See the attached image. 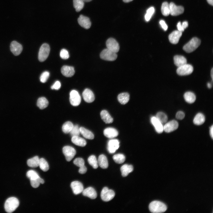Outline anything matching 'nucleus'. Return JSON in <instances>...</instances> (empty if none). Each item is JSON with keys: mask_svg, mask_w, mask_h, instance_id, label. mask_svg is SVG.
<instances>
[{"mask_svg": "<svg viewBox=\"0 0 213 213\" xmlns=\"http://www.w3.org/2000/svg\"><path fill=\"white\" fill-rule=\"evenodd\" d=\"M149 209L151 212L160 213L166 211L167 209V207L163 202L158 201H154L150 204Z\"/></svg>", "mask_w": 213, "mask_h": 213, "instance_id": "f257e3e1", "label": "nucleus"}, {"mask_svg": "<svg viewBox=\"0 0 213 213\" xmlns=\"http://www.w3.org/2000/svg\"><path fill=\"white\" fill-rule=\"evenodd\" d=\"M19 204V201L17 198L14 197H10L5 202V210L8 213L12 212L18 206Z\"/></svg>", "mask_w": 213, "mask_h": 213, "instance_id": "f03ea898", "label": "nucleus"}, {"mask_svg": "<svg viewBox=\"0 0 213 213\" xmlns=\"http://www.w3.org/2000/svg\"><path fill=\"white\" fill-rule=\"evenodd\" d=\"M201 42L200 40L198 38H193L183 46V49L187 53L192 52L199 46Z\"/></svg>", "mask_w": 213, "mask_h": 213, "instance_id": "7ed1b4c3", "label": "nucleus"}, {"mask_svg": "<svg viewBox=\"0 0 213 213\" xmlns=\"http://www.w3.org/2000/svg\"><path fill=\"white\" fill-rule=\"evenodd\" d=\"M50 51V47L47 43L43 44L40 47L38 54L39 60L41 62L45 61L48 58Z\"/></svg>", "mask_w": 213, "mask_h": 213, "instance_id": "20e7f679", "label": "nucleus"}, {"mask_svg": "<svg viewBox=\"0 0 213 213\" xmlns=\"http://www.w3.org/2000/svg\"><path fill=\"white\" fill-rule=\"evenodd\" d=\"M100 57L102 59L109 61H113L117 57L116 53L106 48L104 49L100 54Z\"/></svg>", "mask_w": 213, "mask_h": 213, "instance_id": "39448f33", "label": "nucleus"}, {"mask_svg": "<svg viewBox=\"0 0 213 213\" xmlns=\"http://www.w3.org/2000/svg\"><path fill=\"white\" fill-rule=\"evenodd\" d=\"M115 195V193L113 190L109 189L107 187H104L101 192V197L103 201H108L114 198Z\"/></svg>", "mask_w": 213, "mask_h": 213, "instance_id": "423d86ee", "label": "nucleus"}, {"mask_svg": "<svg viewBox=\"0 0 213 213\" xmlns=\"http://www.w3.org/2000/svg\"><path fill=\"white\" fill-rule=\"evenodd\" d=\"M193 71V66L191 64H186L178 67L176 72L179 75L183 76L190 74Z\"/></svg>", "mask_w": 213, "mask_h": 213, "instance_id": "0eeeda50", "label": "nucleus"}, {"mask_svg": "<svg viewBox=\"0 0 213 213\" xmlns=\"http://www.w3.org/2000/svg\"><path fill=\"white\" fill-rule=\"evenodd\" d=\"M62 151L66 160L68 162H70L73 158L76 153L75 149L70 146H64L62 149Z\"/></svg>", "mask_w": 213, "mask_h": 213, "instance_id": "6e6552de", "label": "nucleus"}, {"mask_svg": "<svg viewBox=\"0 0 213 213\" xmlns=\"http://www.w3.org/2000/svg\"><path fill=\"white\" fill-rule=\"evenodd\" d=\"M70 101L71 104L74 106H77L80 103L81 99L78 92L75 90H72L70 94Z\"/></svg>", "mask_w": 213, "mask_h": 213, "instance_id": "1a4fd4ad", "label": "nucleus"}, {"mask_svg": "<svg viewBox=\"0 0 213 213\" xmlns=\"http://www.w3.org/2000/svg\"><path fill=\"white\" fill-rule=\"evenodd\" d=\"M107 48L116 53L119 50L120 46L117 41L114 38H110L108 39L106 42Z\"/></svg>", "mask_w": 213, "mask_h": 213, "instance_id": "9d476101", "label": "nucleus"}, {"mask_svg": "<svg viewBox=\"0 0 213 213\" xmlns=\"http://www.w3.org/2000/svg\"><path fill=\"white\" fill-rule=\"evenodd\" d=\"M169 6L170 14L172 16H177L184 12V8L182 6H177L173 2H171Z\"/></svg>", "mask_w": 213, "mask_h": 213, "instance_id": "9b49d317", "label": "nucleus"}, {"mask_svg": "<svg viewBox=\"0 0 213 213\" xmlns=\"http://www.w3.org/2000/svg\"><path fill=\"white\" fill-rule=\"evenodd\" d=\"M120 142L119 141L116 139L109 140L108 143L107 149L110 153L112 154L119 148Z\"/></svg>", "mask_w": 213, "mask_h": 213, "instance_id": "f8f14e48", "label": "nucleus"}, {"mask_svg": "<svg viewBox=\"0 0 213 213\" xmlns=\"http://www.w3.org/2000/svg\"><path fill=\"white\" fill-rule=\"evenodd\" d=\"M178 124L175 120H172L166 123L163 126V130L167 133L172 132L178 128Z\"/></svg>", "mask_w": 213, "mask_h": 213, "instance_id": "ddd939ff", "label": "nucleus"}, {"mask_svg": "<svg viewBox=\"0 0 213 213\" xmlns=\"http://www.w3.org/2000/svg\"><path fill=\"white\" fill-rule=\"evenodd\" d=\"M79 25L86 29L89 28L91 25V23L89 18L83 15H80L78 20Z\"/></svg>", "mask_w": 213, "mask_h": 213, "instance_id": "4468645a", "label": "nucleus"}, {"mask_svg": "<svg viewBox=\"0 0 213 213\" xmlns=\"http://www.w3.org/2000/svg\"><path fill=\"white\" fill-rule=\"evenodd\" d=\"M10 48L11 52L15 56L19 55L22 50V45L15 41H13L11 42Z\"/></svg>", "mask_w": 213, "mask_h": 213, "instance_id": "2eb2a0df", "label": "nucleus"}, {"mask_svg": "<svg viewBox=\"0 0 213 213\" xmlns=\"http://www.w3.org/2000/svg\"><path fill=\"white\" fill-rule=\"evenodd\" d=\"M71 187L73 193L75 195L78 194L82 192L84 190L83 184L77 181L72 182L71 183Z\"/></svg>", "mask_w": 213, "mask_h": 213, "instance_id": "dca6fc26", "label": "nucleus"}, {"mask_svg": "<svg viewBox=\"0 0 213 213\" xmlns=\"http://www.w3.org/2000/svg\"><path fill=\"white\" fill-rule=\"evenodd\" d=\"M182 35V32L178 30H174L169 36V39L170 42L173 44L177 43Z\"/></svg>", "mask_w": 213, "mask_h": 213, "instance_id": "f3484780", "label": "nucleus"}, {"mask_svg": "<svg viewBox=\"0 0 213 213\" xmlns=\"http://www.w3.org/2000/svg\"><path fill=\"white\" fill-rule=\"evenodd\" d=\"M84 101L88 103H91L95 99V96L93 92L90 89L86 88L82 93Z\"/></svg>", "mask_w": 213, "mask_h": 213, "instance_id": "a211bd4d", "label": "nucleus"}, {"mask_svg": "<svg viewBox=\"0 0 213 213\" xmlns=\"http://www.w3.org/2000/svg\"><path fill=\"white\" fill-rule=\"evenodd\" d=\"M61 72L63 75L68 77H72L75 73L74 67L67 65L63 66L62 67Z\"/></svg>", "mask_w": 213, "mask_h": 213, "instance_id": "6ab92c4d", "label": "nucleus"}, {"mask_svg": "<svg viewBox=\"0 0 213 213\" xmlns=\"http://www.w3.org/2000/svg\"><path fill=\"white\" fill-rule=\"evenodd\" d=\"M151 123L154 126L156 131L158 133H161L163 131V126L162 124L159 120L156 117L151 118Z\"/></svg>", "mask_w": 213, "mask_h": 213, "instance_id": "aec40b11", "label": "nucleus"}, {"mask_svg": "<svg viewBox=\"0 0 213 213\" xmlns=\"http://www.w3.org/2000/svg\"><path fill=\"white\" fill-rule=\"evenodd\" d=\"M82 193L83 196L88 197L92 199H95L97 196L96 191L92 187H89L83 190Z\"/></svg>", "mask_w": 213, "mask_h": 213, "instance_id": "412c9836", "label": "nucleus"}, {"mask_svg": "<svg viewBox=\"0 0 213 213\" xmlns=\"http://www.w3.org/2000/svg\"><path fill=\"white\" fill-rule=\"evenodd\" d=\"M104 135L109 138H113L117 137L118 134L117 131L112 128H108L104 131Z\"/></svg>", "mask_w": 213, "mask_h": 213, "instance_id": "4be33fe9", "label": "nucleus"}, {"mask_svg": "<svg viewBox=\"0 0 213 213\" xmlns=\"http://www.w3.org/2000/svg\"><path fill=\"white\" fill-rule=\"evenodd\" d=\"M100 115L101 119L106 123H111L113 122V118L106 110H102L101 112Z\"/></svg>", "mask_w": 213, "mask_h": 213, "instance_id": "5701e85b", "label": "nucleus"}, {"mask_svg": "<svg viewBox=\"0 0 213 213\" xmlns=\"http://www.w3.org/2000/svg\"><path fill=\"white\" fill-rule=\"evenodd\" d=\"M98 164L103 169H106L108 166V160L106 156L104 154L100 155L98 158Z\"/></svg>", "mask_w": 213, "mask_h": 213, "instance_id": "b1692460", "label": "nucleus"}, {"mask_svg": "<svg viewBox=\"0 0 213 213\" xmlns=\"http://www.w3.org/2000/svg\"><path fill=\"white\" fill-rule=\"evenodd\" d=\"M175 64L178 67L187 64V60L183 56L176 55L174 57Z\"/></svg>", "mask_w": 213, "mask_h": 213, "instance_id": "393cba45", "label": "nucleus"}, {"mask_svg": "<svg viewBox=\"0 0 213 213\" xmlns=\"http://www.w3.org/2000/svg\"><path fill=\"white\" fill-rule=\"evenodd\" d=\"M120 170L122 176L126 177L130 173L133 171V167L131 165L125 164L121 167Z\"/></svg>", "mask_w": 213, "mask_h": 213, "instance_id": "a878e982", "label": "nucleus"}, {"mask_svg": "<svg viewBox=\"0 0 213 213\" xmlns=\"http://www.w3.org/2000/svg\"><path fill=\"white\" fill-rule=\"evenodd\" d=\"M71 141L75 145L82 147L85 146L86 144L85 140L83 138L79 136L72 137Z\"/></svg>", "mask_w": 213, "mask_h": 213, "instance_id": "bb28decb", "label": "nucleus"}, {"mask_svg": "<svg viewBox=\"0 0 213 213\" xmlns=\"http://www.w3.org/2000/svg\"><path fill=\"white\" fill-rule=\"evenodd\" d=\"M80 133L84 137L89 139H93L94 135L90 131L83 127H80Z\"/></svg>", "mask_w": 213, "mask_h": 213, "instance_id": "cd10ccee", "label": "nucleus"}, {"mask_svg": "<svg viewBox=\"0 0 213 213\" xmlns=\"http://www.w3.org/2000/svg\"><path fill=\"white\" fill-rule=\"evenodd\" d=\"M130 98L129 94L127 93H122L118 95L117 99L120 103L122 104H126Z\"/></svg>", "mask_w": 213, "mask_h": 213, "instance_id": "c85d7f7f", "label": "nucleus"}, {"mask_svg": "<svg viewBox=\"0 0 213 213\" xmlns=\"http://www.w3.org/2000/svg\"><path fill=\"white\" fill-rule=\"evenodd\" d=\"M48 101L44 97H40L38 99L37 105L41 109H43L46 108L48 106Z\"/></svg>", "mask_w": 213, "mask_h": 213, "instance_id": "c756f323", "label": "nucleus"}, {"mask_svg": "<svg viewBox=\"0 0 213 213\" xmlns=\"http://www.w3.org/2000/svg\"><path fill=\"white\" fill-rule=\"evenodd\" d=\"M185 101L191 104L195 101L196 97L194 94L191 92H187L184 95Z\"/></svg>", "mask_w": 213, "mask_h": 213, "instance_id": "7c9ffc66", "label": "nucleus"}, {"mask_svg": "<svg viewBox=\"0 0 213 213\" xmlns=\"http://www.w3.org/2000/svg\"><path fill=\"white\" fill-rule=\"evenodd\" d=\"M39 159L38 156L28 159L27 164L28 166L32 167H36L39 166Z\"/></svg>", "mask_w": 213, "mask_h": 213, "instance_id": "2f4dec72", "label": "nucleus"}, {"mask_svg": "<svg viewBox=\"0 0 213 213\" xmlns=\"http://www.w3.org/2000/svg\"><path fill=\"white\" fill-rule=\"evenodd\" d=\"M205 120L204 115L201 113L197 114L194 117L193 123L197 125H200L203 124Z\"/></svg>", "mask_w": 213, "mask_h": 213, "instance_id": "473e14b6", "label": "nucleus"}, {"mask_svg": "<svg viewBox=\"0 0 213 213\" xmlns=\"http://www.w3.org/2000/svg\"><path fill=\"white\" fill-rule=\"evenodd\" d=\"M161 10L162 14L167 16L170 14V8L169 4L167 2H164L162 4Z\"/></svg>", "mask_w": 213, "mask_h": 213, "instance_id": "72a5a7b5", "label": "nucleus"}, {"mask_svg": "<svg viewBox=\"0 0 213 213\" xmlns=\"http://www.w3.org/2000/svg\"><path fill=\"white\" fill-rule=\"evenodd\" d=\"M84 2L83 0H73V4L77 12L80 11L83 8Z\"/></svg>", "mask_w": 213, "mask_h": 213, "instance_id": "f704fd0d", "label": "nucleus"}, {"mask_svg": "<svg viewBox=\"0 0 213 213\" xmlns=\"http://www.w3.org/2000/svg\"><path fill=\"white\" fill-rule=\"evenodd\" d=\"M39 166L40 169L44 172L47 171L49 169L48 163L43 158L39 159Z\"/></svg>", "mask_w": 213, "mask_h": 213, "instance_id": "c9c22d12", "label": "nucleus"}, {"mask_svg": "<svg viewBox=\"0 0 213 213\" xmlns=\"http://www.w3.org/2000/svg\"><path fill=\"white\" fill-rule=\"evenodd\" d=\"M73 126V124L71 122H66L62 126V130L64 133H68L70 132Z\"/></svg>", "mask_w": 213, "mask_h": 213, "instance_id": "e433bc0d", "label": "nucleus"}, {"mask_svg": "<svg viewBox=\"0 0 213 213\" xmlns=\"http://www.w3.org/2000/svg\"><path fill=\"white\" fill-rule=\"evenodd\" d=\"M113 158L115 162L119 164L123 163L125 159V156L121 154H118L114 155Z\"/></svg>", "mask_w": 213, "mask_h": 213, "instance_id": "4c0bfd02", "label": "nucleus"}, {"mask_svg": "<svg viewBox=\"0 0 213 213\" xmlns=\"http://www.w3.org/2000/svg\"><path fill=\"white\" fill-rule=\"evenodd\" d=\"M89 164L91 165L93 168L97 169L98 167V161L96 157L94 155L90 156L88 159Z\"/></svg>", "mask_w": 213, "mask_h": 213, "instance_id": "58836bf2", "label": "nucleus"}, {"mask_svg": "<svg viewBox=\"0 0 213 213\" xmlns=\"http://www.w3.org/2000/svg\"><path fill=\"white\" fill-rule=\"evenodd\" d=\"M156 117L162 124L166 123L167 120V116L165 113L162 112H158Z\"/></svg>", "mask_w": 213, "mask_h": 213, "instance_id": "ea45409f", "label": "nucleus"}, {"mask_svg": "<svg viewBox=\"0 0 213 213\" xmlns=\"http://www.w3.org/2000/svg\"><path fill=\"white\" fill-rule=\"evenodd\" d=\"M30 182L32 187L36 188L38 187L40 183L43 184L44 181L43 179L39 177L36 179L30 180Z\"/></svg>", "mask_w": 213, "mask_h": 213, "instance_id": "a19ab883", "label": "nucleus"}, {"mask_svg": "<svg viewBox=\"0 0 213 213\" xmlns=\"http://www.w3.org/2000/svg\"><path fill=\"white\" fill-rule=\"evenodd\" d=\"M154 11L155 9L153 7H151L147 9L145 15V19L146 21L148 22L150 20Z\"/></svg>", "mask_w": 213, "mask_h": 213, "instance_id": "79ce46f5", "label": "nucleus"}, {"mask_svg": "<svg viewBox=\"0 0 213 213\" xmlns=\"http://www.w3.org/2000/svg\"><path fill=\"white\" fill-rule=\"evenodd\" d=\"M26 176L30 180L36 179L40 177L38 173L33 170H30L28 171Z\"/></svg>", "mask_w": 213, "mask_h": 213, "instance_id": "37998d69", "label": "nucleus"}, {"mask_svg": "<svg viewBox=\"0 0 213 213\" xmlns=\"http://www.w3.org/2000/svg\"><path fill=\"white\" fill-rule=\"evenodd\" d=\"M70 133L72 137L79 136L80 133V131L78 125H74Z\"/></svg>", "mask_w": 213, "mask_h": 213, "instance_id": "c03bdc74", "label": "nucleus"}, {"mask_svg": "<svg viewBox=\"0 0 213 213\" xmlns=\"http://www.w3.org/2000/svg\"><path fill=\"white\" fill-rule=\"evenodd\" d=\"M73 163L80 168L85 166L84 161L83 159L81 158H78L75 159L73 161Z\"/></svg>", "mask_w": 213, "mask_h": 213, "instance_id": "a18cd8bd", "label": "nucleus"}, {"mask_svg": "<svg viewBox=\"0 0 213 213\" xmlns=\"http://www.w3.org/2000/svg\"><path fill=\"white\" fill-rule=\"evenodd\" d=\"M50 73L47 71H44L41 75L40 77V80L41 82L45 83L49 76Z\"/></svg>", "mask_w": 213, "mask_h": 213, "instance_id": "49530a36", "label": "nucleus"}, {"mask_svg": "<svg viewBox=\"0 0 213 213\" xmlns=\"http://www.w3.org/2000/svg\"><path fill=\"white\" fill-rule=\"evenodd\" d=\"M60 57L63 59H67L69 58V55L68 51L66 49H62L60 54Z\"/></svg>", "mask_w": 213, "mask_h": 213, "instance_id": "de8ad7c7", "label": "nucleus"}, {"mask_svg": "<svg viewBox=\"0 0 213 213\" xmlns=\"http://www.w3.org/2000/svg\"><path fill=\"white\" fill-rule=\"evenodd\" d=\"M61 83L58 81H56L53 85L51 86V88L52 89L58 90L61 87Z\"/></svg>", "mask_w": 213, "mask_h": 213, "instance_id": "09e8293b", "label": "nucleus"}, {"mask_svg": "<svg viewBox=\"0 0 213 213\" xmlns=\"http://www.w3.org/2000/svg\"><path fill=\"white\" fill-rule=\"evenodd\" d=\"M185 115V114L183 112L179 111L177 113L176 117L177 119L178 120H181L184 118Z\"/></svg>", "mask_w": 213, "mask_h": 213, "instance_id": "8fccbe9b", "label": "nucleus"}, {"mask_svg": "<svg viewBox=\"0 0 213 213\" xmlns=\"http://www.w3.org/2000/svg\"><path fill=\"white\" fill-rule=\"evenodd\" d=\"M159 23L164 30L166 31L167 30L168 26L164 20H160Z\"/></svg>", "mask_w": 213, "mask_h": 213, "instance_id": "3c124183", "label": "nucleus"}, {"mask_svg": "<svg viewBox=\"0 0 213 213\" xmlns=\"http://www.w3.org/2000/svg\"><path fill=\"white\" fill-rule=\"evenodd\" d=\"M87 170L86 167L85 166L80 168L79 170V172L81 174H84L85 173Z\"/></svg>", "mask_w": 213, "mask_h": 213, "instance_id": "603ef678", "label": "nucleus"}, {"mask_svg": "<svg viewBox=\"0 0 213 213\" xmlns=\"http://www.w3.org/2000/svg\"><path fill=\"white\" fill-rule=\"evenodd\" d=\"M177 28L178 29V30L181 31L182 32L183 31H184V30L183 29L182 25L181 23L180 22H179L177 24Z\"/></svg>", "mask_w": 213, "mask_h": 213, "instance_id": "864d4df0", "label": "nucleus"}, {"mask_svg": "<svg viewBox=\"0 0 213 213\" xmlns=\"http://www.w3.org/2000/svg\"><path fill=\"white\" fill-rule=\"evenodd\" d=\"M181 25L183 29L184 30L185 29L188 27V22L186 21H184L182 23V24H181Z\"/></svg>", "mask_w": 213, "mask_h": 213, "instance_id": "5fc2aeb1", "label": "nucleus"}, {"mask_svg": "<svg viewBox=\"0 0 213 213\" xmlns=\"http://www.w3.org/2000/svg\"><path fill=\"white\" fill-rule=\"evenodd\" d=\"M213 126L212 125L210 128V134L212 138H213Z\"/></svg>", "mask_w": 213, "mask_h": 213, "instance_id": "6e6d98bb", "label": "nucleus"}, {"mask_svg": "<svg viewBox=\"0 0 213 213\" xmlns=\"http://www.w3.org/2000/svg\"><path fill=\"white\" fill-rule=\"evenodd\" d=\"M208 3L212 6L213 5V0H207Z\"/></svg>", "mask_w": 213, "mask_h": 213, "instance_id": "4d7b16f0", "label": "nucleus"}, {"mask_svg": "<svg viewBox=\"0 0 213 213\" xmlns=\"http://www.w3.org/2000/svg\"><path fill=\"white\" fill-rule=\"evenodd\" d=\"M211 76L213 80V68L212 69L211 71Z\"/></svg>", "mask_w": 213, "mask_h": 213, "instance_id": "13d9d810", "label": "nucleus"}, {"mask_svg": "<svg viewBox=\"0 0 213 213\" xmlns=\"http://www.w3.org/2000/svg\"><path fill=\"white\" fill-rule=\"evenodd\" d=\"M207 86L209 88H211L212 87V85L209 83H208L207 84Z\"/></svg>", "mask_w": 213, "mask_h": 213, "instance_id": "bf43d9fd", "label": "nucleus"}, {"mask_svg": "<svg viewBox=\"0 0 213 213\" xmlns=\"http://www.w3.org/2000/svg\"><path fill=\"white\" fill-rule=\"evenodd\" d=\"M133 0H123L124 2L126 3L132 1Z\"/></svg>", "mask_w": 213, "mask_h": 213, "instance_id": "052dcab7", "label": "nucleus"}, {"mask_svg": "<svg viewBox=\"0 0 213 213\" xmlns=\"http://www.w3.org/2000/svg\"><path fill=\"white\" fill-rule=\"evenodd\" d=\"M84 2H88L91 1L92 0H83Z\"/></svg>", "mask_w": 213, "mask_h": 213, "instance_id": "680f3d73", "label": "nucleus"}]
</instances>
